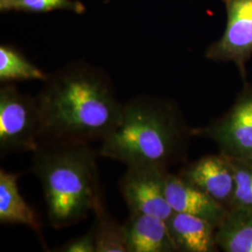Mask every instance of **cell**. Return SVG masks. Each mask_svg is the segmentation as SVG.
I'll use <instances>...</instances> for the list:
<instances>
[{"mask_svg":"<svg viewBox=\"0 0 252 252\" xmlns=\"http://www.w3.org/2000/svg\"><path fill=\"white\" fill-rule=\"evenodd\" d=\"M167 172L148 166L127 167L119 186L130 213L153 215L164 220L173 215L165 194Z\"/></svg>","mask_w":252,"mask_h":252,"instance_id":"7","label":"cell"},{"mask_svg":"<svg viewBox=\"0 0 252 252\" xmlns=\"http://www.w3.org/2000/svg\"><path fill=\"white\" fill-rule=\"evenodd\" d=\"M191 133L213 140L227 157L252 162V84L246 82L224 116L208 126L191 129Z\"/></svg>","mask_w":252,"mask_h":252,"instance_id":"5","label":"cell"},{"mask_svg":"<svg viewBox=\"0 0 252 252\" xmlns=\"http://www.w3.org/2000/svg\"><path fill=\"white\" fill-rule=\"evenodd\" d=\"M189 129L179 108L169 100L138 95L124 104L119 125L98 149L100 157L129 166L166 170L186 152Z\"/></svg>","mask_w":252,"mask_h":252,"instance_id":"2","label":"cell"},{"mask_svg":"<svg viewBox=\"0 0 252 252\" xmlns=\"http://www.w3.org/2000/svg\"><path fill=\"white\" fill-rule=\"evenodd\" d=\"M217 246L226 252H252V208H229L217 227Z\"/></svg>","mask_w":252,"mask_h":252,"instance_id":"13","label":"cell"},{"mask_svg":"<svg viewBox=\"0 0 252 252\" xmlns=\"http://www.w3.org/2000/svg\"><path fill=\"white\" fill-rule=\"evenodd\" d=\"M48 75L15 48L8 45L0 46V81L8 83L16 81H42Z\"/></svg>","mask_w":252,"mask_h":252,"instance_id":"15","label":"cell"},{"mask_svg":"<svg viewBox=\"0 0 252 252\" xmlns=\"http://www.w3.org/2000/svg\"><path fill=\"white\" fill-rule=\"evenodd\" d=\"M37 94L43 141H102L119 125L124 104L101 69L72 63L48 75Z\"/></svg>","mask_w":252,"mask_h":252,"instance_id":"1","label":"cell"},{"mask_svg":"<svg viewBox=\"0 0 252 252\" xmlns=\"http://www.w3.org/2000/svg\"><path fill=\"white\" fill-rule=\"evenodd\" d=\"M59 9L82 13L85 8L81 2L75 0H0L1 11L48 12Z\"/></svg>","mask_w":252,"mask_h":252,"instance_id":"16","label":"cell"},{"mask_svg":"<svg viewBox=\"0 0 252 252\" xmlns=\"http://www.w3.org/2000/svg\"><path fill=\"white\" fill-rule=\"evenodd\" d=\"M226 9V27L221 37L208 47L207 59L233 62L244 80L246 65L252 57V0H222Z\"/></svg>","mask_w":252,"mask_h":252,"instance_id":"6","label":"cell"},{"mask_svg":"<svg viewBox=\"0 0 252 252\" xmlns=\"http://www.w3.org/2000/svg\"><path fill=\"white\" fill-rule=\"evenodd\" d=\"M98 150L88 142L43 141L33 152L31 170L40 181L54 229L81 222L103 197Z\"/></svg>","mask_w":252,"mask_h":252,"instance_id":"3","label":"cell"},{"mask_svg":"<svg viewBox=\"0 0 252 252\" xmlns=\"http://www.w3.org/2000/svg\"><path fill=\"white\" fill-rule=\"evenodd\" d=\"M125 225L127 252H178L167 222L161 218L130 213Z\"/></svg>","mask_w":252,"mask_h":252,"instance_id":"10","label":"cell"},{"mask_svg":"<svg viewBox=\"0 0 252 252\" xmlns=\"http://www.w3.org/2000/svg\"><path fill=\"white\" fill-rule=\"evenodd\" d=\"M21 176L20 173L0 169V222L27 226L43 238L39 218L20 193L18 180Z\"/></svg>","mask_w":252,"mask_h":252,"instance_id":"12","label":"cell"},{"mask_svg":"<svg viewBox=\"0 0 252 252\" xmlns=\"http://www.w3.org/2000/svg\"><path fill=\"white\" fill-rule=\"evenodd\" d=\"M180 177L198 187L228 209L234 193V170L224 154L207 155L180 170Z\"/></svg>","mask_w":252,"mask_h":252,"instance_id":"8","label":"cell"},{"mask_svg":"<svg viewBox=\"0 0 252 252\" xmlns=\"http://www.w3.org/2000/svg\"><path fill=\"white\" fill-rule=\"evenodd\" d=\"M94 213L95 219L92 227L96 252H127L126 225L111 216L104 197L100 199Z\"/></svg>","mask_w":252,"mask_h":252,"instance_id":"14","label":"cell"},{"mask_svg":"<svg viewBox=\"0 0 252 252\" xmlns=\"http://www.w3.org/2000/svg\"><path fill=\"white\" fill-rule=\"evenodd\" d=\"M40 111L37 97L12 84L0 89V154L35 152L39 145Z\"/></svg>","mask_w":252,"mask_h":252,"instance_id":"4","label":"cell"},{"mask_svg":"<svg viewBox=\"0 0 252 252\" xmlns=\"http://www.w3.org/2000/svg\"><path fill=\"white\" fill-rule=\"evenodd\" d=\"M234 170V189L229 208H252V162L227 157Z\"/></svg>","mask_w":252,"mask_h":252,"instance_id":"17","label":"cell"},{"mask_svg":"<svg viewBox=\"0 0 252 252\" xmlns=\"http://www.w3.org/2000/svg\"><path fill=\"white\" fill-rule=\"evenodd\" d=\"M167 225L178 252H216L217 226L205 219L174 212Z\"/></svg>","mask_w":252,"mask_h":252,"instance_id":"11","label":"cell"},{"mask_svg":"<svg viewBox=\"0 0 252 252\" xmlns=\"http://www.w3.org/2000/svg\"><path fill=\"white\" fill-rule=\"evenodd\" d=\"M56 252H96L94 233L91 227L86 233L75 237L63 245Z\"/></svg>","mask_w":252,"mask_h":252,"instance_id":"18","label":"cell"},{"mask_svg":"<svg viewBox=\"0 0 252 252\" xmlns=\"http://www.w3.org/2000/svg\"><path fill=\"white\" fill-rule=\"evenodd\" d=\"M165 194L174 212L199 217L218 227L225 218L228 209L180 175L166 173Z\"/></svg>","mask_w":252,"mask_h":252,"instance_id":"9","label":"cell"}]
</instances>
